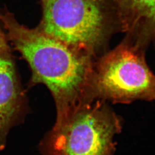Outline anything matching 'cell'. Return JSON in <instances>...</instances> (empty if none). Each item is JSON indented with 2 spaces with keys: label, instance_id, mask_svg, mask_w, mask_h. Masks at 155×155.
Wrapping results in <instances>:
<instances>
[{
  "label": "cell",
  "instance_id": "obj_1",
  "mask_svg": "<svg viewBox=\"0 0 155 155\" xmlns=\"http://www.w3.org/2000/svg\"><path fill=\"white\" fill-rule=\"evenodd\" d=\"M6 37L27 61L33 83L45 84L61 116L93 100L91 86L94 56L55 39L38 27L28 28L11 12L0 11Z\"/></svg>",
  "mask_w": 155,
  "mask_h": 155
},
{
  "label": "cell",
  "instance_id": "obj_2",
  "mask_svg": "<svg viewBox=\"0 0 155 155\" xmlns=\"http://www.w3.org/2000/svg\"><path fill=\"white\" fill-rule=\"evenodd\" d=\"M121 121L103 100H90L56 117L40 144L43 155H113Z\"/></svg>",
  "mask_w": 155,
  "mask_h": 155
},
{
  "label": "cell",
  "instance_id": "obj_3",
  "mask_svg": "<svg viewBox=\"0 0 155 155\" xmlns=\"http://www.w3.org/2000/svg\"><path fill=\"white\" fill-rule=\"evenodd\" d=\"M43 32L93 56L108 38L117 21L110 0H40Z\"/></svg>",
  "mask_w": 155,
  "mask_h": 155
},
{
  "label": "cell",
  "instance_id": "obj_4",
  "mask_svg": "<svg viewBox=\"0 0 155 155\" xmlns=\"http://www.w3.org/2000/svg\"><path fill=\"white\" fill-rule=\"evenodd\" d=\"M142 46L125 41L94 64L93 99L116 103L155 100V75L148 66Z\"/></svg>",
  "mask_w": 155,
  "mask_h": 155
},
{
  "label": "cell",
  "instance_id": "obj_5",
  "mask_svg": "<svg viewBox=\"0 0 155 155\" xmlns=\"http://www.w3.org/2000/svg\"><path fill=\"white\" fill-rule=\"evenodd\" d=\"M8 40L0 22V151L21 116L22 95Z\"/></svg>",
  "mask_w": 155,
  "mask_h": 155
},
{
  "label": "cell",
  "instance_id": "obj_6",
  "mask_svg": "<svg viewBox=\"0 0 155 155\" xmlns=\"http://www.w3.org/2000/svg\"><path fill=\"white\" fill-rule=\"evenodd\" d=\"M118 22L130 40L155 43V0H110Z\"/></svg>",
  "mask_w": 155,
  "mask_h": 155
}]
</instances>
